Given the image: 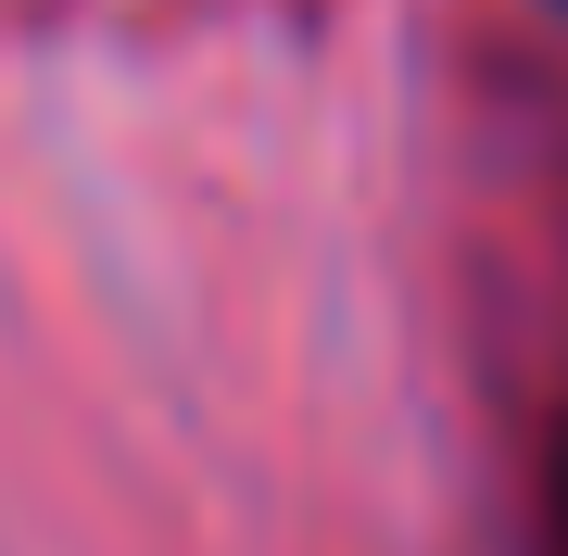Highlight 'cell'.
Segmentation results:
<instances>
[{
    "instance_id": "6da1fadb",
    "label": "cell",
    "mask_w": 568,
    "mask_h": 556,
    "mask_svg": "<svg viewBox=\"0 0 568 556\" xmlns=\"http://www.w3.org/2000/svg\"><path fill=\"white\" fill-rule=\"evenodd\" d=\"M544 556H568V443H556V506H544Z\"/></svg>"
}]
</instances>
